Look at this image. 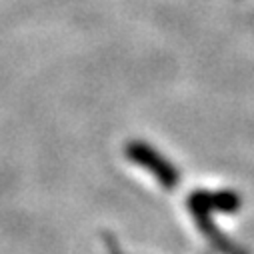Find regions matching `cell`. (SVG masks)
I'll use <instances>...</instances> for the list:
<instances>
[{"instance_id":"obj_1","label":"cell","mask_w":254,"mask_h":254,"mask_svg":"<svg viewBox=\"0 0 254 254\" xmlns=\"http://www.w3.org/2000/svg\"><path fill=\"white\" fill-rule=\"evenodd\" d=\"M126 154H128V158H132L136 164L148 168L162 184H166V186H174L176 184L174 168L168 162H164V158H160L150 146H146L142 142H132V144L126 146Z\"/></svg>"}]
</instances>
